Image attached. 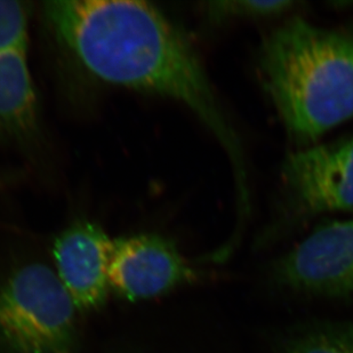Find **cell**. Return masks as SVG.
Here are the masks:
<instances>
[{
    "label": "cell",
    "mask_w": 353,
    "mask_h": 353,
    "mask_svg": "<svg viewBox=\"0 0 353 353\" xmlns=\"http://www.w3.org/2000/svg\"><path fill=\"white\" fill-rule=\"evenodd\" d=\"M276 353H353V321L309 320L280 332Z\"/></svg>",
    "instance_id": "obj_9"
},
{
    "label": "cell",
    "mask_w": 353,
    "mask_h": 353,
    "mask_svg": "<svg viewBox=\"0 0 353 353\" xmlns=\"http://www.w3.org/2000/svg\"><path fill=\"white\" fill-rule=\"evenodd\" d=\"M47 22L80 67L102 83L154 94L187 108L230 160L238 221L250 213L246 156L194 46L152 3L61 0L43 3Z\"/></svg>",
    "instance_id": "obj_1"
},
{
    "label": "cell",
    "mask_w": 353,
    "mask_h": 353,
    "mask_svg": "<svg viewBox=\"0 0 353 353\" xmlns=\"http://www.w3.org/2000/svg\"><path fill=\"white\" fill-rule=\"evenodd\" d=\"M30 17L29 3L0 0V54L27 50Z\"/></svg>",
    "instance_id": "obj_11"
},
{
    "label": "cell",
    "mask_w": 353,
    "mask_h": 353,
    "mask_svg": "<svg viewBox=\"0 0 353 353\" xmlns=\"http://www.w3.org/2000/svg\"><path fill=\"white\" fill-rule=\"evenodd\" d=\"M39 119L27 50L0 54V143L26 144L36 140Z\"/></svg>",
    "instance_id": "obj_8"
},
{
    "label": "cell",
    "mask_w": 353,
    "mask_h": 353,
    "mask_svg": "<svg viewBox=\"0 0 353 353\" xmlns=\"http://www.w3.org/2000/svg\"><path fill=\"white\" fill-rule=\"evenodd\" d=\"M257 68L288 140L299 149L353 118V34L290 17L264 37Z\"/></svg>",
    "instance_id": "obj_2"
},
{
    "label": "cell",
    "mask_w": 353,
    "mask_h": 353,
    "mask_svg": "<svg viewBox=\"0 0 353 353\" xmlns=\"http://www.w3.org/2000/svg\"><path fill=\"white\" fill-rule=\"evenodd\" d=\"M76 309L53 269L26 264L0 283V337L14 353H72Z\"/></svg>",
    "instance_id": "obj_3"
},
{
    "label": "cell",
    "mask_w": 353,
    "mask_h": 353,
    "mask_svg": "<svg viewBox=\"0 0 353 353\" xmlns=\"http://www.w3.org/2000/svg\"><path fill=\"white\" fill-rule=\"evenodd\" d=\"M302 3L279 0V1H215L206 3V12L213 20H257L280 17L290 13Z\"/></svg>",
    "instance_id": "obj_10"
},
{
    "label": "cell",
    "mask_w": 353,
    "mask_h": 353,
    "mask_svg": "<svg viewBox=\"0 0 353 353\" xmlns=\"http://www.w3.org/2000/svg\"><path fill=\"white\" fill-rule=\"evenodd\" d=\"M196 276L176 245L165 236L139 234L114 241L109 281L128 300L158 296Z\"/></svg>",
    "instance_id": "obj_6"
},
{
    "label": "cell",
    "mask_w": 353,
    "mask_h": 353,
    "mask_svg": "<svg viewBox=\"0 0 353 353\" xmlns=\"http://www.w3.org/2000/svg\"><path fill=\"white\" fill-rule=\"evenodd\" d=\"M279 194L278 217L267 239L311 217L353 210V137L288 154Z\"/></svg>",
    "instance_id": "obj_4"
},
{
    "label": "cell",
    "mask_w": 353,
    "mask_h": 353,
    "mask_svg": "<svg viewBox=\"0 0 353 353\" xmlns=\"http://www.w3.org/2000/svg\"><path fill=\"white\" fill-rule=\"evenodd\" d=\"M114 241L88 220L71 223L54 240V271L79 309L90 310L105 301Z\"/></svg>",
    "instance_id": "obj_7"
},
{
    "label": "cell",
    "mask_w": 353,
    "mask_h": 353,
    "mask_svg": "<svg viewBox=\"0 0 353 353\" xmlns=\"http://www.w3.org/2000/svg\"><path fill=\"white\" fill-rule=\"evenodd\" d=\"M274 286L326 299H353V217L316 228L271 265Z\"/></svg>",
    "instance_id": "obj_5"
}]
</instances>
